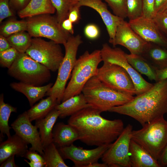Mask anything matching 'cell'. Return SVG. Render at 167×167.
Wrapping results in <instances>:
<instances>
[{
  "label": "cell",
  "mask_w": 167,
  "mask_h": 167,
  "mask_svg": "<svg viewBox=\"0 0 167 167\" xmlns=\"http://www.w3.org/2000/svg\"><path fill=\"white\" fill-rule=\"evenodd\" d=\"M100 110L90 106L71 116L68 123L78 131L81 142L97 146L112 143L124 129L120 119L109 120L101 115Z\"/></svg>",
  "instance_id": "obj_1"
},
{
  "label": "cell",
  "mask_w": 167,
  "mask_h": 167,
  "mask_svg": "<svg viewBox=\"0 0 167 167\" xmlns=\"http://www.w3.org/2000/svg\"><path fill=\"white\" fill-rule=\"evenodd\" d=\"M109 112L129 116L142 126L167 113V79L159 81L145 92Z\"/></svg>",
  "instance_id": "obj_2"
},
{
  "label": "cell",
  "mask_w": 167,
  "mask_h": 167,
  "mask_svg": "<svg viewBox=\"0 0 167 167\" xmlns=\"http://www.w3.org/2000/svg\"><path fill=\"white\" fill-rule=\"evenodd\" d=\"M82 93L90 106L102 112L108 111L114 107L126 104L134 97L107 86L96 76L88 81Z\"/></svg>",
  "instance_id": "obj_3"
},
{
  "label": "cell",
  "mask_w": 167,
  "mask_h": 167,
  "mask_svg": "<svg viewBox=\"0 0 167 167\" xmlns=\"http://www.w3.org/2000/svg\"><path fill=\"white\" fill-rule=\"evenodd\" d=\"M102 61L101 50L99 49L91 53L86 51L77 59L71 79L64 92L62 102L82 93L88 81L96 75L98 66Z\"/></svg>",
  "instance_id": "obj_4"
},
{
  "label": "cell",
  "mask_w": 167,
  "mask_h": 167,
  "mask_svg": "<svg viewBox=\"0 0 167 167\" xmlns=\"http://www.w3.org/2000/svg\"><path fill=\"white\" fill-rule=\"evenodd\" d=\"M132 130L131 139L146 150L158 161L167 144V121L164 117Z\"/></svg>",
  "instance_id": "obj_5"
},
{
  "label": "cell",
  "mask_w": 167,
  "mask_h": 167,
  "mask_svg": "<svg viewBox=\"0 0 167 167\" xmlns=\"http://www.w3.org/2000/svg\"><path fill=\"white\" fill-rule=\"evenodd\" d=\"M82 42L79 35L75 36L71 35L63 45L65 54L58 70L57 79L46 94L51 96L58 104L62 101L66 84L77 59L76 55L79 47Z\"/></svg>",
  "instance_id": "obj_6"
},
{
  "label": "cell",
  "mask_w": 167,
  "mask_h": 167,
  "mask_svg": "<svg viewBox=\"0 0 167 167\" xmlns=\"http://www.w3.org/2000/svg\"><path fill=\"white\" fill-rule=\"evenodd\" d=\"M50 70L26 53H19L8 73L20 82L40 86L50 79Z\"/></svg>",
  "instance_id": "obj_7"
},
{
  "label": "cell",
  "mask_w": 167,
  "mask_h": 167,
  "mask_svg": "<svg viewBox=\"0 0 167 167\" xmlns=\"http://www.w3.org/2000/svg\"><path fill=\"white\" fill-rule=\"evenodd\" d=\"M27 32L32 37H45L63 45L71 35L65 31L56 16L42 14L28 18Z\"/></svg>",
  "instance_id": "obj_8"
},
{
  "label": "cell",
  "mask_w": 167,
  "mask_h": 167,
  "mask_svg": "<svg viewBox=\"0 0 167 167\" xmlns=\"http://www.w3.org/2000/svg\"><path fill=\"white\" fill-rule=\"evenodd\" d=\"M59 44L52 40L48 41L40 37H34L25 53L55 72L58 70L64 55Z\"/></svg>",
  "instance_id": "obj_9"
},
{
  "label": "cell",
  "mask_w": 167,
  "mask_h": 167,
  "mask_svg": "<svg viewBox=\"0 0 167 167\" xmlns=\"http://www.w3.org/2000/svg\"><path fill=\"white\" fill-rule=\"evenodd\" d=\"M96 77L112 89L132 96L136 92L132 80L127 71L120 66L107 62L98 68Z\"/></svg>",
  "instance_id": "obj_10"
},
{
  "label": "cell",
  "mask_w": 167,
  "mask_h": 167,
  "mask_svg": "<svg viewBox=\"0 0 167 167\" xmlns=\"http://www.w3.org/2000/svg\"><path fill=\"white\" fill-rule=\"evenodd\" d=\"M102 61L120 66L128 73L131 78L137 95L150 89L153 84L150 83L142 76L129 63L126 56V53L119 48L111 47L108 44L102 45L101 50Z\"/></svg>",
  "instance_id": "obj_11"
},
{
  "label": "cell",
  "mask_w": 167,
  "mask_h": 167,
  "mask_svg": "<svg viewBox=\"0 0 167 167\" xmlns=\"http://www.w3.org/2000/svg\"><path fill=\"white\" fill-rule=\"evenodd\" d=\"M132 128L128 124L102 156V161L108 167H131L129 151Z\"/></svg>",
  "instance_id": "obj_12"
},
{
  "label": "cell",
  "mask_w": 167,
  "mask_h": 167,
  "mask_svg": "<svg viewBox=\"0 0 167 167\" xmlns=\"http://www.w3.org/2000/svg\"><path fill=\"white\" fill-rule=\"evenodd\" d=\"M111 143L97 146L92 149H84L72 143L60 147L59 151L63 158L69 159L74 163V167H87L89 164L97 162Z\"/></svg>",
  "instance_id": "obj_13"
},
{
  "label": "cell",
  "mask_w": 167,
  "mask_h": 167,
  "mask_svg": "<svg viewBox=\"0 0 167 167\" xmlns=\"http://www.w3.org/2000/svg\"><path fill=\"white\" fill-rule=\"evenodd\" d=\"M148 43L133 30L129 23L123 19L117 28L111 44L114 47L122 45L126 48L130 54L141 55Z\"/></svg>",
  "instance_id": "obj_14"
},
{
  "label": "cell",
  "mask_w": 167,
  "mask_h": 167,
  "mask_svg": "<svg viewBox=\"0 0 167 167\" xmlns=\"http://www.w3.org/2000/svg\"><path fill=\"white\" fill-rule=\"evenodd\" d=\"M31 122L25 111L18 116L11 124V126L15 134L31 145L29 149L37 151L42 155L44 148L39 132L37 126L33 125Z\"/></svg>",
  "instance_id": "obj_15"
},
{
  "label": "cell",
  "mask_w": 167,
  "mask_h": 167,
  "mask_svg": "<svg viewBox=\"0 0 167 167\" xmlns=\"http://www.w3.org/2000/svg\"><path fill=\"white\" fill-rule=\"evenodd\" d=\"M128 23L133 30L146 41L167 48V39L153 19L142 16L129 20Z\"/></svg>",
  "instance_id": "obj_16"
},
{
  "label": "cell",
  "mask_w": 167,
  "mask_h": 167,
  "mask_svg": "<svg viewBox=\"0 0 167 167\" xmlns=\"http://www.w3.org/2000/svg\"><path fill=\"white\" fill-rule=\"evenodd\" d=\"M76 4L80 7L85 6L91 8L99 14L106 26L109 37V42L111 44L118 26L124 19L112 14L105 3L101 0H79Z\"/></svg>",
  "instance_id": "obj_17"
},
{
  "label": "cell",
  "mask_w": 167,
  "mask_h": 167,
  "mask_svg": "<svg viewBox=\"0 0 167 167\" xmlns=\"http://www.w3.org/2000/svg\"><path fill=\"white\" fill-rule=\"evenodd\" d=\"M28 144L16 134L1 142L0 144V164L13 155L24 157L28 150Z\"/></svg>",
  "instance_id": "obj_18"
},
{
  "label": "cell",
  "mask_w": 167,
  "mask_h": 167,
  "mask_svg": "<svg viewBox=\"0 0 167 167\" xmlns=\"http://www.w3.org/2000/svg\"><path fill=\"white\" fill-rule=\"evenodd\" d=\"M129 156L131 167H161L157 160L132 139L130 144Z\"/></svg>",
  "instance_id": "obj_19"
},
{
  "label": "cell",
  "mask_w": 167,
  "mask_h": 167,
  "mask_svg": "<svg viewBox=\"0 0 167 167\" xmlns=\"http://www.w3.org/2000/svg\"><path fill=\"white\" fill-rule=\"evenodd\" d=\"M53 142L60 147L68 146L79 139L78 131L74 126L69 124L58 123L53 131Z\"/></svg>",
  "instance_id": "obj_20"
},
{
  "label": "cell",
  "mask_w": 167,
  "mask_h": 167,
  "mask_svg": "<svg viewBox=\"0 0 167 167\" xmlns=\"http://www.w3.org/2000/svg\"><path fill=\"white\" fill-rule=\"evenodd\" d=\"M53 85L52 83H50L43 86H36L20 82L10 84L11 88L26 96L31 107L46 95Z\"/></svg>",
  "instance_id": "obj_21"
},
{
  "label": "cell",
  "mask_w": 167,
  "mask_h": 167,
  "mask_svg": "<svg viewBox=\"0 0 167 167\" xmlns=\"http://www.w3.org/2000/svg\"><path fill=\"white\" fill-rule=\"evenodd\" d=\"M60 113L54 108L45 117L36 121L35 125L39 130L41 141L44 148L53 142V131Z\"/></svg>",
  "instance_id": "obj_22"
},
{
  "label": "cell",
  "mask_w": 167,
  "mask_h": 167,
  "mask_svg": "<svg viewBox=\"0 0 167 167\" xmlns=\"http://www.w3.org/2000/svg\"><path fill=\"white\" fill-rule=\"evenodd\" d=\"M141 55L156 70L167 67V48L149 42Z\"/></svg>",
  "instance_id": "obj_23"
},
{
  "label": "cell",
  "mask_w": 167,
  "mask_h": 167,
  "mask_svg": "<svg viewBox=\"0 0 167 167\" xmlns=\"http://www.w3.org/2000/svg\"><path fill=\"white\" fill-rule=\"evenodd\" d=\"M90 106L82 93L72 96L57 105L54 108L60 113L59 117L63 118L72 116L81 110Z\"/></svg>",
  "instance_id": "obj_24"
},
{
  "label": "cell",
  "mask_w": 167,
  "mask_h": 167,
  "mask_svg": "<svg viewBox=\"0 0 167 167\" xmlns=\"http://www.w3.org/2000/svg\"><path fill=\"white\" fill-rule=\"evenodd\" d=\"M55 11L51 0H31L18 14L21 18H28L42 14H53Z\"/></svg>",
  "instance_id": "obj_25"
},
{
  "label": "cell",
  "mask_w": 167,
  "mask_h": 167,
  "mask_svg": "<svg viewBox=\"0 0 167 167\" xmlns=\"http://www.w3.org/2000/svg\"><path fill=\"white\" fill-rule=\"evenodd\" d=\"M126 56L128 62L137 71L146 75L150 80L157 82L156 69L143 57L126 53Z\"/></svg>",
  "instance_id": "obj_26"
},
{
  "label": "cell",
  "mask_w": 167,
  "mask_h": 167,
  "mask_svg": "<svg viewBox=\"0 0 167 167\" xmlns=\"http://www.w3.org/2000/svg\"><path fill=\"white\" fill-rule=\"evenodd\" d=\"M58 104L50 96L41 100L27 111L29 120L32 122L44 118Z\"/></svg>",
  "instance_id": "obj_27"
},
{
  "label": "cell",
  "mask_w": 167,
  "mask_h": 167,
  "mask_svg": "<svg viewBox=\"0 0 167 167\" xmlns=\"http://www.w3.org/2000/svg\"><path fill=\"white\" fill-rule=\"evenodd\" d=\"M17 108L5 102L3 94L0 95V131L2 135H6L7 137L11 135L10 130L11 127L9 125V120L12 112H16Z\"/></svg>",
  "instance_id": "obj_28"
},
{
  "label": "cell",
  "mask_w": 167,
  "mask_h": 167,
  "mask_svg": "<svg viewBox=\"0 0 167 167\" xmlns=\"http://www.w3.org/2000/svg\"><path fill=\"white\" fill-rule=\"evenodd\" d=\"M45 164V167H68L63 157L52 142L44 148L42 155Z\"/></svg>",
  "instance_id": "obj_29"
},
{
  "label": "cell",
  "mask_w": 167,
  "mask_h": 167,
  "mask_svg": "<svg viewBox=\"0 0 167 167\" xmlns=\"http://www.w3.org/2000/svg\"><path fill=\"white\" fill-rule=\"evenodd\" d=\"M32 37L28 32L22 31L11 35L6 38L11 47L20 53H25L31 44Z\"/></svg>",
  "instance_id": "obj_30"
},
{
  "label": "cell",
  "mask_w": 167,
  "mask_h": 167,
  "mask_svg": "<svg viewBox=\"0 0 167 167\" xmlns=\"http://www.w3.org/2000/svg\"><path fill=\"white\" fill-rule=\"evenodd\" d=\"M26 20H10L2 25L0 28V33L6 37L13 34L27 30Z\"/></svg>",
  "instance_id": "obj_31"
},
{
  "label": "cell",
  "mask_w": 167,
  "mask_h": 167,
  "mask_svg": "<svg viewBox=\"0 0 167 167\" xmlns=\"http://www.w3.org/2000/svg\"><path fill=\"white\" fill-rule=\"evenodd\" d=\"M57 12L56 17L61 24L63 21L68 18L69 11L73 6L70 0H51Z\"/></svg>",
  "instance_id": "obj_32"
},
{
  "label": "cell",
  "mask_w": 167,
  "mask_h": 167,
  "mask_svg": "<svg viewBox=\"0 0 167 167\" xmlns=\"http://www.w3.org/2000/svg\"><path fill=\"white\" fill-rule=\"evenodd\" d=\"M109 5L114 14L124 19L127 17V0H104Z\"/></svg>",
  "instance_id": "obj_33"
},
{
  "label": "cell",
  "mask_w": 167,
  "mask_h": 167,
  "mask_svg": "<svg viewBox=\"0 0 167 167\" xmlns=\"http://www.w3.org/2000/svg\"><path fill=\"white\" fill-rule=\"evenodd\" d=\"M127 17L132 20L142 16L143 0H127Z\"/></svg>",
  "instance_id": "obj_34"
},
{
  "label": "cell",
  "mask_w": 167,
  "mask_h": 167,
  "mask_svg": "<svg viewBox=\"0 0 167 167\" xmlns=\"http://www.w3.org/2000/svg\"><path fill=\"white\" fill-rule=\"evenodd\" d=\"M19 53L13 47L0 52V65L1 66L9 69L15 61Z\"/></svg>",
  "instance_id": "obj_35"
},
{
  "label": "cell",
  "mask_w": 167,
  "mask_h": 167,
  "mask_svg": "<svg viewBox=\"0 0 167 167\" xmlns=\"http://www.w3.org/2000/svg\"><path fill=\"white\" fill-rule=\"evenodd\" d=\"M156 15L155 0H143L142 16L153 19Z\"/></svg>",
  "instance_id": "obj_36"
},
{
  "label": "cell",
  "mask_w": 167,
  "mask_h": 167,
  "mask_svg": "<svg viewBox=\"0 0 167 167\" xmlns=\"http://www.w3.org/2000/svg\"><path fill=\"white\" fill-rule=\"evenodd\" d=\"M153 19L161 31L167 36V13L165 11L156 14Z\"/></svg>",
  "instance_id": "obj_37"
},
{
  "label": "cell",
  "mask_w": 167,
  "mask_h": 167,
  "mask_svg": "<svg viewBox=\"0 0 167 167\" xmlns=\"http://www.w3.org/2000/svg\"><path fill=\"white\" fill-rule=\"evenodd\" d=\"M9 0H0V23L5 18L13 15L10 8Z\"/></svg>",
  "instance_id": "obj_38"
},
{
  "label": "cell",
  "mask_w": 167,
  "mask_h": 167,
  "mask_svg": "<svg viewBox=\"0 0 167 167\" xmlns=\"http://www.w3.org/2000/svg\"><path fill=\"white\" fill-rule=\"evenodd\" d=\"M84 32L86 37L92 40L98 38L100 35V30L98 27L94 24L87 25L84 28Z\"/></svg>",
  "instance_id": "obj_39"
},
{
  "label": "cell",
  "mask_w": 167,
  "mask_h": 167,
  "mask_svg": "<svg viewBox=\"0 0 167 167\" xmlns=\"http://www.w3.org/2000/svg\"><path fill=\"white\" fill-rule=\"evenodd\" d=\"M80 7L76 4L71 7L69 11L68 18L73 24L78 23L81 18Z\"/></svg>",
  "instance_id": "obj_40"
},
{
  "label": "cell",
  "mask_w": 167,
  "mask_h": 167,
  "mask_svg": "<svg viewBox=\"0 0 167 167\" xmlns=\"http://www.w3.org/2000/svg\"><path fill=\"white\" fill-rule=\"evenodd\" d=\"M24 157L31 161L45 162L42 155L38 153L36 151L29 149L28 150Z\"/></svg>",
  "instance_id": "obj_41"
},
{
  "label": "cell",
  "mask_w": 167,
  "mask_h": 167,
  "mask_svg": "<svg viewBox=\"0 0 167 167\" xmlns=\"http://www.w3.org/2000/svg\"><path fill=\"white\" fill-rule=\"evenodd\" d=\"M31 0H9L11 6L18 11L24 8Z\"/></svg>",
  "instance_id": "obj_42"
},
{
  "label": "cell",
  "mask_w": 167,
  "mask_h": 167,
  "mask_svg": "<svg viewBox=\"0 0 167 167\" xmlns=\"http://www.w3.org/2000/svg\"><path fill=\"white\" fill-rule=\"evenodd\" d=\"M167 9V0H155V10L156 14L163 12L165 11Z\"/></svg>",
  "instance_id": "obj_43"
},
{
  "label": "cell",
  "mask_w": 167,
  "mask_h": 167,
  "mask_svg": "<svg viewBox=\"0 0 167 167\" xmlns=\"http://www.w3.org/2000/svg\"><path fill=\"white\" fill-rule=\"evenodd\" d=\"M73 24L68 18H67L63 21L61 24V25L65 31L68 32L71 35H73L74 33Z\"/></svg>",
  "instance_id": "obj_44"
},
{
  "label": "cell",
  "mask_w": 167,
  "mask_h": 167,
  "mask_svg": "<svg viewBox=\"0 0 167 167\" xmlns=\"http://www.w3.org/2000/svg\"><path fill=\"white\" fill-rule=\"evenodd\" d=\"M158 161L161 167H167V144L163 150Z\"/></svg>",
  "instance_id": "obj_45"
},
{
  "label": "cell",
  "mask_w": 167,
  "mask_h": 167,
  "mask_svg": "<svg viewBox=\"0 0 167 167\" xmlns=\"http://www.w3.org/2000/svg\"><path fill=\"white\" fill-rule=\"evenodd\" d=\"M15 155L11 156L6 159L1 164L0 167H17L15 161Z\"/></svg>",
  "instance_id": "obj_46"
},
{
  "label": "cell",
  "mask_w": 167,
  "mask_h": 167,
  "mask_svg": "<svg viewBox=\"0 0 167 167\" xmlns=\"http://www.w3.org/2000/svg\"><path fill=\"white\" fill-rule=\"evenodd\" d=\"M11 47L6 37L0 35V52L5 51Z\"/></svg>",
  "instance_id": "obj_47"
},
{
  "label": "cell",
  "mask_w": 167,
  "mask_h": 167,
  "mask_svg": "<svg viewBox=\"0 0 167 167\" xmlns=\"http://www.w3.org/2000/svg\"><path fill=\"white\" fill-rule=\"evenodd\" d=\"M156 73L157 82L167 79V67L161 70H156Z\"/></svg>",
  "instance_id": "obj_48"
},
{
  "label": "cell",
  "mask_w": 167,
  "mask_h": 167,
  "mask_svg": "<svg viewBox=\"0 0 167 167\" xmlns=\"http://www.w3.org/2000/svg\"><path fill=\"white\" fill-rule=\"evenodd\" d=\"M24 161L28 163V164L31 167H45V162H32L28 161L26 160Z\"/></svg>",
  "instance_id": "obj_49"
},
{
  "label": "cell",
  "mask_w": 167,
  "mask_h": 167,
  "mask_svg": "<svg viewBox=\"0 0 167 167\" xmlns=\"http://www.w3.org/2000/svg\"><path fill=\"white\" fill-rule=\"evenodd\" d=\"M108 166L105 163H99L97 162H95L87 166V167H108Z\"/></svg>",
  "instance_id": "obj_50"
},
{
  "label": "cell",
  "mask_w": 167,
  "mask_h": 167,
  "mask_svg": "<svg viewBox=\"0 0 167 167\" xmlns=\"http://www.w3.org/2000/svg\"><path fill=\"white\" fill-rule=\"evenodd\" d=\"M72 5L73 6L76 4L79 0H70Z\"/></svg>",
  "instance_id": "obj_51"
},
{
  "label": "cell",
  "mask_w": 167,
  "mask_h": 167,
  "mask_svg": "<svg viewBox=\"0 0 167 167\" xmlns=\"http://www.w3.org/2000/svg\"><path fill=\"white\" fill-rule=\"evenodd\" d=\"M165 11L167 13V9H166V10H165Z\"/></svg>",
  "instance_id": "obj_52"
}]
</instances>
